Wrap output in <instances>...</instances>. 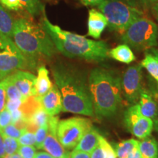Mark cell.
Returning <instances> with one entry per match:
<instances>
[{
  "label": "cell",
  "mask_w": 158,
  "mask_h": 158,
  "mask_svg": "<svg viewBox=\"0 0 158 158\" xmlns=\"http://www.w3.org/2000/svg\"><path fill=\"white\" fill-rule=\"evenodd\" d=\"M41 27L51 37L57 51L64 56L96 62H102L108 57L109 48L106 42L63 30L59 26L53 24L45 13Z\"/></svg>",
  "instance_id": "6da1fadb"
},
{
  "label": "cell",
  "mask_w": 158,
  "mask_h": 158,
  "mask_svg": "<svg viewBox=\"0 0 158 158\" xmlns=\"http://www.w3.org/2000/svg\"><path fill=\"white\" fill-rule=\"evenodd\" d=\"M55 85L62 99V111L92 116L94 109L88 86L82 76L62 64L52 69Z\"/></svg>",
  "instance_id": "7a4b0ae2"
},
{
  "label": "cell",
  "mask_w": 158,
  "mask_h": 158,
  "mask_svg": "<svg viewBox=\"0 0 158 158\" xmlns=\"http://www.w3.org/2000/svg\"><path fill=\"white\" fill-rule=\"evenodd\" d=\"M88 87L94 112L99 117H110L122 102L121 78L112 71L95 68L91 71Z\"/></svg>",
  "instance_id": "3957f363"
},
{
  "label": "cell",
  "mask_w": 158,
  "mask_h": 158,
  "mask_svg": "<svg viewBox=\"0 0 158 158\" xmlns=\"http://www.w3.org/2000/svg\"><path fill=\"white\" fill-rule=\"evenodd\" d=\"M11 39L29 62V59L33 61L37 56L51 58L57 52L44 29L28 19L14 21Z\"/></svg>",
  "instance_id": "277c9868"
},
{
  "label": "cell",
  "mask_w": 158,
  "mask_h": 158,
  "mask_svg": "<svg viewBox=\"0 0 158 158\" xmlns=\"http://www.w3.org/2000/svg\"><path fill=\"white\" fill-rule=\"evenodd\" d=\"M122 41L137 51H147L157 46L158 26L151 19L138 18L122 34Z\"/></svg>",
  "instance_id": "5b68a950"
},
{
  "label": "cell",
  "mask_w": 158,
  "mask_h": 158,
  "mask_svg": "<svg viewBox=\"0 0 158 158\" xmlns=\"http://www.w3.org/2000/svg\"><path fill=\"white\" fill-rule=\"evenodd\" d=\"M97 7L107 19L110 30L122 35L135 20L143 16L139 8L122 2L103 0Z\"/></svg>",
  "instance_id": "8992f818"
},
{
  "label": "cell",
  "mask_w": 158,
  "mask_h": 158,
  "mask_svg": "<svg viewBox=\"0 0 158 158\" xmlns=\"http://www.w3.org/2000/svg\"><path fill=\"white\" fill-rule=\"evenodd\" d=\"M29 64L10 37L0 35V81Z\"/></svg>",
  "instance_id": "52a82bcc"
},
{
  "label": "cell",
  "mask_w": 158,
  "mask_h": 158,
  "mask_svg": "<svg viewBox=\"0 0 158 158\" xmlns=\"http://www.w3.org/2000/svg\"><path fill=\"white\" fill-rule=\"evenodd\" d=\"M92 126L90 120L86 118L72 117L61 120L57 124V138L65 149H74Z\"/></svg>",
  "instance_id": "ba28073f"
},
{
  "label": "cell",
  "mask_w": 158,
  "mask_h": 158,
  "mask_svg": "<svg viewBox=\"0 0 158 158\" xmlns=\"http://www.w3.org/2000/svg\"><path fill=\"white\" fill-rule=\"evenodd\" d=\"M124 124L134 136L141 140L150 136L154 127L153 120L142 115L138 103L130 106L125 112Z\"/></svg>",
  "instance_id": "9c48e42d"
},
{
  "label": "cell",
  "mask_w": 158,
  "mask_h": 158,
  "mask_svg": "<svg viewBox=\"0 0 158 158\" xmlns=\"http://www.w3.org/2000/svg\"><path fill=\"white\" fill-rule=\"evenodd\" d=\"M142 67L141 64L133 65L127 69L121 79L122 91L130 103L135 104L139 100L142 91Z\"/></svg>",
  "instance_id": "30bf717a"
},
{
  "label": "cell",
  "mask_w": 158,
  "mask_h": 158,
  "mask_svg": "<svg viewBox=\"0 0 158 158\" xmlns=\"http://www.w3.org/2000/svg\"><path fill=\"white\" fill-rule=\"evenodd\" d=\"M59 119L51 116L48 122V132L43 145L45 149L54 158H70V153L59 141L56 136V127Z\"/></svg>",
  "instance_id": "8fae6325"
},
{
  "label": "cell",
  "mask_w": 158,
  "mask_h": 158,
  "mask_svg": "<svg viewBox=\"0 0 158 158\" xmlns=\"http://www.w3.org/2000/svg\"><path fill=\"white\" fill-rule=\"evenodd\" d=\"M10 81L16 86L25 98L36 96L35 79L36 77L31 73L23 70H17L7 76Z\"/></svg>",
  "instance_id": "7c38bea8"
},
{
  "label": "cell",
  "mask_w": 158,
  "mask_h": 158,
  "mask_svg": "<svg viewBox=\"0 0 158 158\" xmlns=\"http://www.w3.org/2000/svg\"><path fill=\"white\" fill-rule=\"evenodd\" d=\"M39 98L43 108L50 116L56 115L62 110V95L56 85L52 86L48 93Z\"/></svg>",
  "instance_id": "4fadbf2b"
},
{
  "label": "cell",
  "mask_w": 158,
  "mask_h": 158,
  "mask_svg": "<svg viewBox=\"0 0 158 158\" xmlns=\"http://www.w3.org/2000/svg\"><path fill=\"white\" fill-rule=\"evenodd\" d=\"M108 26V21L100 11L95 9L89 10L87 20V36L94 39H100Z\"/></svg>",
  "instance_id": "5bb4252c"
},
{
  "label": "cell",
  "mask_w": 158,
  "mask_h": 158,
  "mask_svg": "<svg viewBox=\"0 0 158 158\" xmlns=\"http://www.w3.org/2000/svg\"><path fill=\"white\" fill-rule=\"evenodd\" d=\"M139 109L141 114L145 117L155 118L158 114V106L151 94L147 91L142 90L139 97Z\"/></svg>",
  "instance_id": "9a60e30c"
},
{
  "label": "cell",
  "mask_w": 158,
  "mask_h": 158,
  "mask_svg": "<svg viewBox=\"0 0 158 158\" xmlns=\"http://www.w3.org/2000/svg\"><path fill=\"white\" fill-rule=\"evenodd\" d=\"M100 135L98 130L92 126L84 133L74 149L91 154L98 145Z\"/></svg>",
  "instance_id": "2e32d148"
},
{
  "label": "cell",
  "mask_w": 158,
  "mask_h": 158,
  "mask_svg": "<svg viewBox=\"0 0 158 158\" xmlns=\"http://www.w3.org/2000/svg\"><path fill=\"white\" fill-rule=\"evenodd\" d=\"M53 85L49 77V72L44 65L37 69V76L35 79V91L36 96L43 97L47 94L52 88Z\"/></svg>",
  "instance_id": "e0dca14e"
},
{
  "label": "cell",
  "mask_w": 158,
  "mask_h": 158,
  "mask_svg": "<svg viewBox=\"0 0 158 158\" xmlns=\"http://www.w3.org/2000/svg\"><path fill=\"white\" fill-rule=\"evenodd\" d=\"M108 56L124 64H130L136 59L131 48L125 43L118 45L108 51Z\"/></svg>",
  "instance_id": "ac0fdd59"
},
{
  "label": "cell",
  "mask_w": 158,
  "mask_h": 158,
  "mask_svg": "<svg viewBox=\"0 0 158 158\" xmlns=\"http://www.w3.org/2000/svg\"><path fill=\"white\" fill-rule=\"evenodd\" d=\"M138 149L142 158H158V143L154 138L149 136L138 142Z\"/></svg>",
  "instance_id": "d6986e66"
},
{
  "label": "cell",
  "mask_w": 158,
  "mask_h": 158,
  "mask_svg": "<svg viewBox=\"0 0 158 158\" xmlns=\"http://www.w3.org/2000/svg\"><path fill=\"white\" fill-rule=\"evenodd\" d=\"M13 23L14 21L10 14L0 5V35L11 38Z\"/></svg>",
  "instance_id": "ffe728a7"
},
{
  "label": "cell",
  "mask_w": 158,
  "mask_h": 158,
  "mask_svg": "<svg viewBox=\"0 0 158 158\" xmlns=\"http://www.w3.org/2000/svg\"><path fill=\"white\" fill-rule=\"evenodd\" d=\"M140 64L147 70L158 84V59L150 51L147 50L145 51L144 59Z\"/></svg>",
  "instance_id": "44dd1931"
},
{
  "label": "cell",
  "mask_w": 158,
  "mask_h": 158,
  "mask_svg": "<svg viewBox=\"0 0 158 158\" xmlns=\"http://www.w3.org/2000/svg\"><path fill=\"white\" fill-rule=\"evenodd\" d=\"M138 147V141L135 139H128L118 143L116 147V155L118 158H127L135 148Z\"/></svg>",
  "instance_id": "7402d4cb"
},
{
  "label": "cell",
  "mask_w": 158,
  "mask_h": 158,
  "mask_svg": "<svg viewBox=\"0 0 158 158\" xmlns=\"http://www.w3.org/2000/svg\"><path fill=\"white\" fill-rule=\"evenodd\" d=\"M23 9L31 15H38L45 13V7L40 0H19Z\"/></svg>",
  "instance_id": "603a6c76"
},
{
  "label": "cell",
  "mask_w": 158,
  "mask_h": 158,
  "mask_svg": "<svg viewBox=\"0 0 158 158\" xmlns=\"http://www.w3.org/2000/svg\"><path fill=\"white\" fill-rule=\"evenodd\" d=\"M4 82L5 84V92L6 96H7V100H21L23 101H25L27 98H25L19 90L16 88V86L12 83L10 79L6 77L3 79Z\"/></svg>",
  "instance_id": "cb8c5ba5"
},
{
  "label": "cell",
  "mask_w": 158,
  "mask_h": 158,
  "mask_svg": "<svg viewBox=\"0 0 158 158\" xmlns=\"http://www.w3.org/2000/svg\"><path fill=\"white\" fill-rule=\"evenodd\" d=\"M2 137L3 139L5 155H11L17 153L20 147V144L18 141V139L5 135H2Z\"/></svg>",
  "instance_id": "d4e9b609"
},
{
  "label": "cell",
  "mask_w": 158,
  "mask_h": 158,
  "mask_svg": "<svg viewBox=\"0 0 158 158\" xmlns=\"http://www.w3.org/2000/svg\"><path fill=\"white\" fill-rule=\"evenodd\" d=\"M27 130V129H20V128L17 127L16 126H15L14 124H10L7 127L0 130V135L15 138V139H19L21 135Z\"/></svg>",
  "instance_id": "484cf974"
},
{
  "label": "cell",
  "mask_w": 158,
  "mask_h": 158,
  "mask_svg": "<svg viewBox=\"0 0 158 158\" xmlns=\"http://www.w3.org/2000/svg\"><path fill=\"white\" fill-rule=\"evenodd\" d=\"M48 132V124L40 127L35 131V145L37 149H43V145Z\"/></svg>",
  "instance_id": "4316f807"
},
{
  "label": "cell",
  "mask_w": 158,
  "mask_h": 158,
  "mask_svg": "<svg viewBox=\"0 0 158 158\" xmlns=\"http://www.w3.org/2000/svg\"><path fill=\"white\" fill-rule=\"evenodd\" d=\"M18 141H19L20 146H35V134L33 132L27 130L18 139Z\"/></svg>",
  "instance_id": "83f0119b"
},
{
  "label": "cell",
  "mask_w": 158,
  "mask_h": 158,
  "mask_svg": "<svg viewBox=\"0 0 158 158\" xmlns=\"http://www.w3.org/2000/svg\"><path fill=\"white\" fill-rule=\"evenodd\" d=\"M100 145L102 146L103 148L105 153H106V158H116V152L114 151L113 147H111V145L106 141V139L104 137H102V135H100V141H99Z\"/></svg>",
  "instance_id": "f1b7e54d"
},
{
  "label": "cell",
  "mask_w": 158,
  "mask_h": 158,
  "mask_svg": "<svg viewBox=\"0 0 158 158\" xmlns=\"http://www.w3.org/2000/svg\"><path fill=\"white\" fill-rule=\"evenodd\" d=\"M22 158H34L36 148L34 146H20L18 152Z\"/></svg>",
  "instance_id": "f546056e"
},
{
  "label": "cell",
  "mask_w": 158,
  "mask_h": 158,
  "mask_svg": "<svg viewBox=\"0 0 158 158\" xmlns=\"http://www.w3.org/2000/svg\"><path fill=\"white\" fill-rule=\"evenodd\" d=\"M0 5L13 11H19L23 9L19 0H0Z\"/></svg>",
  "instance_id": "4dcf8cb0"
},
{
  "label": "cell",
  "mask_w": 158,
  "mask_h": 158,
  "mask_svg": "<svg viewBox=\"0 0 158 158\" xmlns=\"http://www.w3.org/2000/svg\"><path fill=\"white\" fill-rule=\"evenodd\" d=\"M11 124V114L7 108L0 112V130Z\"/></svg>",
  "instance_id": "1f68e13d"
},
{
  "label": "cell",
  "mask_w": 158,
  "mask_h": 158,
  "mask_svg": "<svg viewBox=\"0 0 158 158\" xmlns=\"http://www.w3.org/2000/svg\"><path fill=\"white\" fill-rule=\"evenodd\" d=\"M7 96L5 92V84L3 80L0 81V112L5 108Z\"/></svg>",
  "instance_id": "d6a6232c"
},
{
  "label": "cell",
  "mask_w": 158,
  "mask_h": 158,
  "mask_svg": "<svg viewBox=\"0 0 158 158\" xmlns=\"http://www.w3.org/2000/svg\"><path fill=\"white\" fill-rule=\"evenodd\" d=\"M23 102L24 101H23V100H7L5 108H7L10 112H12L13 111V110L19 109Z\"/></svg>",
  "instance_id": "836d02e7"
},
{
  "label": "cell",
  "mask_w": 158,
  "mask_h": 158,
  "mask_svg": "<svg viewBox=\"0 0 158 158\" xmlns=\"http://www.w3.org/2000/svg\"><path fill=\"white\" fill-rule=\"evenodd\" d=\"M90 158H106V153L100 143L90 154Z\"/></svg>",
  "instance_id": "e575fe53"
},
{
  "label": "cell",
  "mask_w": 158,
  "mask_h": 158,
  "mask_svg": "<svg viewBox=\"0 0 158 158\" xmlns=\"http://www.w3.org/2000/svg\"><path fill=\"white\" fill-rule=\"evenodd\" d=\"M70 158H90V154L74 149L70 153Z\"/></svg>",
  "instance_id": "d590c367"
},
{
  "label": "cell",
  "mask_w": 158,
  "mask_h": 158,
  "mask_svg": "<svg viewBox=\"0 0 158 158\" xmlns=\"http://www.w3.org/2000/svg\"><path fill=\"white\" fill-rule=\"evenodd\" d=\"M84 6H98L103 0H79Z\"/></svg>",
  "instance_id": "8d00e7d4"
},
{
  "label": "cell",
  "mask_w": 158,
  "mask_h": 158,
  "mask_svg": "<svg viewBox=\"0 0 158 158\" xmlns=\"http://www.w3.org/2000/svg\"><path fill=\"white\" fill-rule=\"evenodd\" d=\"M112 1L122 2L126 3L130 6L137 7V8H139V6L141 5L139 2H138V0H112Z\"/></svg>",
  "instance_id": "74e56055"
},
{
  "label": "cell",
  "mask_w": 158,
  "mask_h": 158,
  "mask_svg": "<svg viewBox=\"0 0 158 158\" xmlns=\"http://www.w3.org/2000/svg\"><path fill=\"white\" fill-rule=\"evenodd\" d=\"M138 2L144 7H151L154 4L157 2L158 0H138Z\"/></svg>",
  "instance_id": "f35d334b"
},
{
  "label": "cell",
  "mask_w": 158,
  "mask_h": 158,
  "mask_svg": "<svg viewBox=\"0 0 158 158\" xmlns=\"http://www.w3.org/2000/svg\"><path fill=\"white\" fill-rule=\"evenodd\" d=\"M34 158H54L50 154L45 152H39L35 154Z\"/></svg>",
  "instance_id": "ab89813d"
},
{
  "label": "cell",
  "mask_w": 158,
  "mask_h": 158,
  "mask_svg": "<svg viewBox=\"0 0 158 158\" xmlns=\"http://www.w3.org/2000/svg\"><path fill=\"white\" fill-rule=\"evenodd\" d=\"M127 158H142L139 149H138V147L137 148H135V149L130 154L129 156H128Z\"/></svg>",
  "instance_id": "60d3db41"
},
{
  "label": "cell",
  "mask_w": 158,
  "mask_h": 158,
  "mask_svg": "<svg viewBox=\"0 0 158 158\" xmlns=\"http://www.w3.org/2000/svg\"><path fill=\"white\" fill-rule=\"evenodd\" d=\"M151 10H152V12L153 15L155 16L156 20H157L158 22V2L154 4V5L152 6Z\"/></svg>",
  "instance_id": "b9f144b4"
},
{
  "label": "cell",
  "mask_w": 158,
  "mask_h": 158,
  "mask_svg": "<svg viewBox=\"0 0 158 158\" xmlns=\"http://www.w3.org/2000/svg\"><path fill=\"white\" fill-rule=\"evenodd\" d=\"M5 155V149H4V143L2 135H0V158H3Z\"/></svg>",
  "instance_id": "7bdbcfd3"
},
{
  "label": "cell",
  "mask_w": 158,
  "mask_h": 158,
  "mask_svg": "<svg viewBox=\"0 0 158 158\" xmlns=\"http://www.w3.org/2000/svg\"><path fill=\"white\" fill-rule=\"evenodd\" d=\"M148 51H150V52H151L152 54L154 56H155L156 58L158 59V49L155 48H152L149 49Z\"/></svg>",
  "instance_id": "ee69618b"
},
{
  "label": "cell",
  "mask_w": 158,
  "mask_h": 158,
  "mask_svg": "<svg viewBox=\"0 0 158 158\" xmlns=\"http://www.w3.org/2000/svg\"><path fill=\"white\" fill-rule=\"evenodd\" d=\"M3 158H22L21 157V155L19 153H15L14 155H5V157Z\"/></svg>",
  "instance_id": "f6af8a7d"
},
{
  "label": "cell",
  "mask_w": 158,
  "mask_h": 158,
  "mask_svg": "<svg viewBox=\"0 0 158 158\" xmlns=\"http://www.w3.org/2000/svg\"><path fill=\"white\" fill-rule=\"evenodd\" d=\"M155 127L157 130H158V114L157 116V117L155 118Z\"/></svg>",
  "instance_id": "bcb514c9"
},
{
  "label": "cell",
  "mask_w": 158,
  "mask_h": 158,
  "mask_svg": "<svg viewBox=\"0 0 158 158\" xmlns=\"http://www.w3.org/2000/svg\"><path fill=\"white\" fill-rule=\"evenodd\" d=\"M44 1L47 2H49V3H52V4H54V3H56V2L58 1V0H44Z\"/></svg>",
  "instance_id": "7dc6e473"
},
{
  "label": "cell",
  "mask_w": 158,
  "mask_h": 158,
  "mask_svg": "<svg viewBox=\"0 0 158 158\" xmlns=\"http://www.w3.org/2000/svg\"><path fill=\"white\" fill-rule=\"evenodd\" d=\"M157 45H158V44H157Z\"/></svg>",
  "instance_id": "c3c4849f"
}]
</instances>
